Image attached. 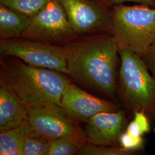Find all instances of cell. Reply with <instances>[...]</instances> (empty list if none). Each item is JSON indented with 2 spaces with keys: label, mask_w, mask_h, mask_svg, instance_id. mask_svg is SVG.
Returning <instances> with one entry per match:
<instances>
[{
  "label": "cell",
  "mask_w": 155,
  "mask_h": 155,
  "mask_svg": "<svg viewBox=\"0 0 155 155\" xmlns=\"http://www.w3.org/2000/svg\"><path fill=\"white\" fill-rule=\"evenodd\" d=\"M64 47L67 75L116 100L117 64L120 48L113 35L70 42Z\"/></svg>",
  "instance_id": "6da1fadb"
},
{
  "label": "cell",
  "mask_w": 155,
  "mask_h": 155,
  "mask_svg": "<svg viewBox=\"0 0 155 155\" xmlns=\"http://www.w3.org/2000/svg\"><path fill=\"white\" fill-rule=\"evenodd\" d=\"M16 59L1 60V78L22 103L28 108L47 104L61 107L62 94L70 83L66 74Z\"/></svg>",
  "instance_id": "7a4b0ae2"
},
{
  "label": "cell",
  "mask_w": 155,
  "mask_h": 155,
  "mask_svg": "<svg viewBox=\"0 0 155 155\" xmlns=\"http://www.w3.org/2000/svg\"><path fill=\"white\" fill-rule=\"evenodd\" d=\"M119 56V82L125 104L133 113L144 111L155 121V78L134 51L120 48Z\"/></svg>",
  "instance_id": "3957f363"
},
{
  "label": "cell",
  "mask_w": 155,
  "mask_h": 155,
  "mask_svg": "<svg viewBox=\"0 0 155 155\" xmlns=\"http://www.w3.org/2000/svg\"><path fill=\"white\" fill-rule=\"evenodd\" d=\"M110 31L120 49H130L142 56L155 40V8L115 5Z\"/></svg>",
  "instance_id": "277c9868"
},
{
  "label": "cell",
  "mask_w": 155,
  "mask_h": 155,
  "mask_svg": "<svg viewBox=\"0 0 155 155\" xmlns=\"http://www.w3.org/2000/svg\"><path fill=\"white\" fill-rule=\"evenodd\" d=\"M0 54L18 58L32 66L48 68L66 75L68 73L64 46L28 39H1Z\"/></svg>",
  "instance_id": "5b68a950"
},
{
  "label": "cell",
  "mask_w": 155,
  "mask_h": 155,
  "mask_svg": "<svg viewBox=\"0 0 155 155\" xmlns=\"http://www.w3.org/2000/svg\"><path fill=\"white\" fill-rule=\"evenodd\" d=\"M75 35L59 0H51L31 17L20 38L55 45L68 42Z\"/></svg>",
  "instance_id": "8992f818"
},
{
  "label": "cell",
  "mask_w": 155,
  "mask_h": 155,
  "mask_svg": "<svg viewBox=\"0 0 155 155\" xmlns=\"http://www.w3.org/2000/svg\"><path fill=\"white\" fill-rule=\"evenodd\" d=\"M71 120L61 106L54 104L28 108V121L33 131L50 140L65 137L80 139Z\"/></svg>",
  "instance_id": "52a82bcc"
},
{
  "label": "cell",
  "mask_w": 155,
  "mask_h": 155,
  "mask_svg": "<svg viewBox=\"0 0 155 155\" xmlns=\"http://www.w3.org/2000/svg\"><path fill=\"white\" fill-rule=\"evenodd\" d=\"M75 34L110 31L111 14L93 0H59Z\"/></svg>",
  "instance_id": "ba28073f"
},
{
  "label": "cell",
  "mask_w": 155,
  "mask_h": 155,
  "mask_svg": "<svg viewBox=\"0 0 155 155\" xmlns=\"http://www.w3.org/2000/svg\"><path fill=\"white\" fill-rule=\"evenodd\" d=\"M61 107L71 119L85 122L101 112L119 110L118 106L112 102L89 94L71 83L63 93Z\"/></svg>",
  "instance_id": "9c48e42d"
},
{
  "label": "cell",
  "mask_w": 155,
  "mask_h": 155,
  "mask_svg": "<svg viewBox=\"0 0 155 155\" xmlns=\"http://www.w3.org/2000/svg\"><path fill=\"white\" fill-rule=\"evenodd\" d=\"M125 114L122 110L98 113L86 121V137L91 144L116 147L125 131Z\"/></svg>",
  "instance_id": "30bf717a"
},
{
  "label": "cell",
  "mask_w": 155,
  "mask_h": 155,
  "mask_svg": "<svg viewBox=\"0 0 155 155\" xmlns=\"http://www.w3.org/2000/svg\"><path fill=\"white\" fill-rule=\"evenodd\" d=\"M28 121V107L5 82L0 80V132Z\"/></svg>",
  "instance_id": "8fae6325"
},
{
  "label": "cell",
  "mask_w": 155,
  "mask_h": 155,
  "mask_svg": "<svg viewBox=\"0 0 155 155\" xmlns=\"http://www.w3.org/2000/svg\"><path fill=\"white\" fill-rule=\"evenodd\" d=\"M31 17L0 4V38L3 40L20 38L28 28Z\"/></svg>",
  "instance_id": "7c38bea8"
},
{
  "label": "cell",
  "mask_w": 155,
  "mask_h": 155,
  "mask_svg": "<svg viewBox=\"0 0 155 155\" xmlns=\"http://www.w3.org/2000/svg\"><path fill=\"white\" fill-rule=\"evenodd\" d=\"M33 130L28 121L0 133V155H23L25 139Z\"/></svg>",
  "instance_id": "4fadbf2b"
},
{
  "label": "cell",
  "mask_w": 155,
  "mask_h": 155,
  "mask_svg": "<svg viewBox=\"0 0 155 155\" xmlns=\"http://www.w3.org/2000/svg\"><path fill=\"white\" fill-rule=\"evenodd\" d=\"M79 140V139L68 137L51 140L47 155H77L83 146Z\"/></svg>",
  "instance_id": "5bb4252c"
},
{
  "label": "cell",
  "mask_w": 155,
  "mask_h": 155,
  "mask_svg": "<svg viewBox=\"0 0 155 155\" xmlns=\"http://www.w3.org/2000/svg\"><path fill=\"white\" fill-rule=\"evenodd\" d=\"M51 0H0V4L32 17Z\"/></svg>",
  "instance_id": "9a60e30c"
},
{
  "label": "cell",
  "mask_w": 155,
  "mask_h": 155,
  "mask_svg": "<svg viewBox=\"0 0 155 155\" xmlns=\"http://www.w3.org/2000/svg\"><path fill=\"white\" fill-rule=\"evenodd\" d=\"M51 141L33 130L25 139L23 155H47Z\"/></svg>",
  "instance_id": "2e32d148"
},
{
  "label": "cell",
  "mask_w": 155,
  "mask_h": 155,
  "mask_svg": "<svg viewBox=\"0 0 155 155\" xmlns=\"http://www.w3.org/2000/svg\"><path fill=\"white\" fill-rule=\"evenodd\" d=\"M133 119L127 125V131L134 136H143L150 130V118L144 111L134 113Z\"/></svg>",
  "instance_id": "e0dca14e"
},
{
  "label": "cell",
  "mask_w": 155,
  "mask_h": 155,
  "mask_svg": "<svg viewBox=\"0 0 155 155\" xmlns=\"http://www.w3.org/2000/svg\"><path fill=\"white\" fill-rule=\"evenodd\" d=\"M132 152L124 150L121 147L95 145H83L77 155H130Z\"/></svg>",
  "instance_id": "ac0fdd59"
},
{
  "label": "cell",
  "mask_w": 155,
  "mask_h": 155,
  "mask_svg": "<svg viewBox=\"0 0 155 155\" xmlns=\"http://www.w3.org/2000/svg\"><path fill=\"white\" fill-rule=\"evenodd\" d=\"M119 145L124 150L133 152L144 149V139L143 136H134L125 130L120 137Z\"/></svg>",
  "instance_id": "d6986e66"
},
{
  "label": "cell",
  "mask_w": 155,
  "mask_h": 155,
  "mask_svg": "<svg viewBox=\"0 0 155 155\" xmlns=\"http://www.w3.org/2000/svg\"><path fill=\"white\" fill-rule=\"evenodd\" d=\"M141 58L151 74L155 78V40Z\"/></svg>",
  "instance_id": "ffe728a7"
},
{
  "label": "cell",
  "mask_w": 155,
  "mask_h": 155,
  "mask_svg": "<svg viewBox=\"0 0 155 155\" xmlns=\"http://www.w3.org/2000/svg\"><path fill=\"white\" fill-rule=\"evenodd\" d=\"M113 5H120L124 2H135L141 5L148 6H155V0H103Z\"/></svg>",
  "instance_id": "44dd1931"
},
{
  "label": "cell",
  "mask_w": 155,
  "mask_h": 155,
  "mask_svg": "<svg viewBox=\"0 0 155 155\" xmlns=\"http://www.w3.org/2000/svg\"><path fill=\"white\" fill-rule=\"evenodd\" d=\"M153 132H154V133H155V127H154V129H153Z\"/></svg>",
  "instance_id": "7402d4cb"
}]
</instances>
